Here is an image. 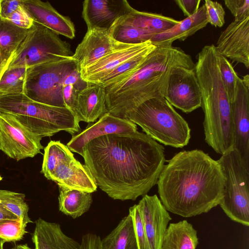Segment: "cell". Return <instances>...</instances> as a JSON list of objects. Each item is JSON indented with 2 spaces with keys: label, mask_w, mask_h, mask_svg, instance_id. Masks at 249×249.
<instances>
[{
  "label": "cell",
  "mask_w": 249,
  "mask_h": 249,
  "mask_svg": "<svg viewBox=\"0 0 249 249\" xmlns=\"http://www.w3.org/2000/svg\"><path fill=\"white\" fill-rule=\"evenodd\" d=\"M82 157L97 186L122 201L147 194L166 161L164 147L138 131L94 139L83 148Z\"/></svg>",
  "instance_id": "6da1fadb"
},
{
  "label": "cell",
  "mask_w": 249,
  "mask_h": 249,
  "mask_svg": "<svg viewBox=\"0 0 249 249\" xmlns=\"http://www.w3.org/2000/svg\"><path fill=\"white\" fill-rule=\"evenodd\" d=\"M225 180L218 161L194 149L180 151L167 160L157 184L167 211L189 218L219 205Z\"/></svg>",
  "instance_id": "7a4b0ae2"
},
{
  "label": "cell",
  "mask_w": 249,
  "mask_h": 249,
  "mask_svg": "<svg viewBox=\"0 0 249 249\" xmlns=\"http://www.w3.org/2000/svg\"><path fill=\"white\" fill-rule=\"evenodd\" d=\"M194 69L191 56L173 46H159L130 76L105 88L107 112L124 119L145 101L164 97L169 76L174 69Z\"/></svg>",
  "instance_id": "3957f363"
},
{
  "label": "cell",
  "mask_w": 249,
  "mask_h": 249,
  "mask_svg": "<svg viewBox=\"0 0 249 249\" xmlns=\"http://www.w3.org/2000/svg\"><path fill=\"white\" fill-rule=\"evenodd\" d=\"M194 69L201 91L205 141L222 155L233 146V131L231 103L221 79L215 46L203 47Z\"/></svg>",
  "instance_id": "277c9868"
},
{
  "label": "cell",
  "mask_w": 249,
  "mask_h": 249,
  "mask_svg": "<svg viewBox=\"0 0 249 249\" xmlns=\"http://www.w3.org/2000/svg\"><path fill=\"white\" fill-rule=\"evenodd\" d=\"M0 113L11 115L42 138L62 131L74 135L81 130L79 121L69 108L36 102L24 93L0 96Z\"/></svg>",
  "instance_id": "5b68a950"
},
{
  "label": "cell",
  "mask_w": 249,
  "mask_h": 249,
  "mask_svg": "<svg viewBox=\"0 0 249 249\" xmlns=\"http://www.w3.org/2000/svg\"><path fill=\"white\" fill-rule=\"evenodd\" d=\"M124 119L138 124L146 134L165 145L182 148L191 138L188 124L164 97L145 101Z\"/></svg>",
  "instance_id": "8992f818"
},
{
  "label": "cell",
  "mask_w": 249,
  "mask_h": 249,
  "mask_svg": "<svg viewBox=\"0 0 249 249\" xmlns=\"http://www.w3.org/2000/svg\"><path fill=\"white\" fill-rule=\"evenodd\" d=\"M225 178L219 204L231 220L249 226V166L232 147L217 160Z\"/></svg>",
  "instance_id": "52a82bcc"
},
{
  "label": "cell",
  "mask_w": 249,
  "mask_h": 249,
  "mask_svg": "<svg viewBox=\"0 0 249 249\" xmlns=\"http://www.w3.org/2000/svg\"><path fill=\"white\" fill-rule=\"evenodd\" d=\"M70 45L59 35L34 21L21 42L7 69L18 67L29 68L61 60L73 55Z\"/></svg>",
  "instance_id": "ba28073f"
},
{
  "label": "cell",
  "mask_w": 249,
  "mask_h": 249,
  "mask_svg": "<svg viewBox=\"0 0 249 249\" xmlns=\"http://www.w3.org/2000/svg\"><path fill=\"white\" fill-rule=\"evenodd\" d=\"M77 66L71 56L28 68L24 94L39 103L65 107L62 97L63 80L67 73Z\"/></svg>",
  "instance_id": "9c48e42d"
},
{
  "label": "cell",
  "mask_w": 249,
  "mask_h": 249,
  "mask_svg": "<svg viewBox=\"0 0 249 249\" xmlns=\"http://www.w3.org/2000/svg\"><path fill=\"white\" fill-rule=\"evenodd\" d=\"M42 138L11 115L0 113V150L9 158L18 161L41 153Z\"/></svg>",
  "instance_id": "30bf717a"
},
{
  "label": "cell",
  "mask_w": 249,
  "mask_h": 249,
  "mask_svg": "<svg viewBox=\"0 0 249 249\" xmlns=\"http://www.w3.org/2000/svg\"><path fill=\"white\" fill-rule=\"evenodd\" d=\"M164 98L186 113L201 107V91L195 69L183 67L174 69L169 76Z\"/></svg>",
  "instance_id": "8fae6325"
},
{
  "label": "cell",
  "mask_w": 249,
  "mask_h": 249,
  "mask_svg": "<svg viewBox=\"0 0 249 249\" xmlns=\"http://www.w3.org/2000/svg\"><path fill=\"white\" fill-rule=\"evenodd\" d=\"M233 131L232 147L249 166V87L239 78L235 98L231 103Z\"/></svg>",
  "instance_id": "7c38bea8"
},
{
  "label": "cell",
  "mask_w": 249,
  "mask_h": 249,
  "mask_svg": "<svg viewBox=\"0 0 249 249\" xmlns=\"http://www.w3.org/2000/svg\"><path fill=\"white\" fill-rule=\"evenodd\" d=\"M157 46L151 40L129 44L102 57L89 66L80 69L82 79L89 84H97L100 80L124 62Z\"/></svg>",
  "instance_id": "4fadbf2b"
},
{
  "label": "cell",
  "mask_w": 249,
  "mask_h": 249,
  "mask_svg": "<svg viewBox=\"0 0 249 249\" xmlns=\"http://www.w3.org/2000/svg\"><path fill=\"white\" fill-rule=\"evenodd\" d=\"M150 249H160L164 235L172 220L157 195L146 194L138 204Z\"/></svg>",
  "instance_id": "5bb4252c"
},
{
  "label": "cell",
  "mask_w": 249,
  "mask_h": 249,
  "mask_svg": "<svg viewBox=\"0 0 249 249\" xmlns=\"http://www.w3.org/2000/svg\"><path fill=\"white\" fill-rule=\"evenodd\" d=\"M218 52L233 62L249 68V17L233 20L223 31L216 43Z\"/></svg>",
  "instance_id": "9a60e30c"
},
{
  "label": "cell",
  "mask_w": 249,
  "mask_h": 249,
  "mask_svg": "<svg viewBox=\"0 0 249 249\" xmlns=\"http://www.w3.org/2000/svg\"><path fill=\"white\" fill-rule=\"evenodd\" d=\"M72 136L67 146L71 152L83 156V149L92 140L107 134L129 133L137 131V125L132 122L107 112L94 123Z\"/></svg>",
  "instance_id": "2e32d148"
},
{
  "label": "cell",
  "mask_w": 249,
  "mask_h": 249,
  "mask_svg": "<svg viewBox=\"0 0 249 249\" xmlns=\"http://www.w3.org/2000/svg\"><path fill=\"white\" fill-rule=\"evenodd\" d=\"M82 17L88 30H109L115 22L133 8L126 0H85Z\"/></svg>",
  "instance_id": "e0dca14e"
},
{
  "label": "cell",
  "mask_w": 249,
  "mask_h": 249,
  "mask_svg": "<svg viewBox=\"0 0 249 249\" xmlns=\"http://www.w3.org/2000/svg\"><path fill=\"white\" fill-rule=\"evenodd\" d=\"M127 44L118 42L110 36L109 30H87L78 45L72 58L80 70L91 64L106 54Z\"/></svg>",
  "instance_id": "ac0fdd59"
},
{
  "label": "cell",
  "mask_w": 249,
  "mask_h": 249,
  "mask_svg": "<svg viewBox=\"0 0 249 249\" xmlns=\"http://www.w3.org/2000/svg\"><path fill=\"white\" fill-rule=\"evenodd\" d=\"M22 7L33 20L58 35L70 39L75 36L73 22L69 17L60 14L49 1L40 0H21Z\"/></svg>",
  "instance_id": "d6986e66"
},
{
  "label": "cell",
  "mask_w": 249,
  "mask_h": 249,
  "mask_svg": "<svg viewBox=\"0 0 249 249\" xmlns=\"http://www.w3.org/2000/svg\"><path fill=\"white\" fill-rule=\"evenodd\" d=\"M51 180L58 185L90 193L96 191L97 188L88 168L75 158L59 164Z\"/></svg>",
  "instance_id": "ffe728a7"
},
{
  "label": "cell",
  "mask_w": 249,
  "mask_h": 249,
  "mask_svg": "<svg viewBox=\"0 0 249 249\" xmlns=\"http://www.w3.org/2000/svg\"><path fill=\"white\" fill-rule=\"evenodd\" d=\"M107 112L106 90L102 86L88 83L78 92L74 113L79 122L94 123Z\"/></svg>",
  "instance_id": "44dd1931"
},
{
  "label": "cell",
  "mask_w": 249,
  "mask_h": 249,
  "mask_svg": "<svg viewBox=\"0 0 249 249\" xmlns=\"http://www.w3.org/2000/svg\"><path fill=\"white\" fill-rule=\"evenodd\" d=\"M35 249H79L80 243L67 236L56 223L39 218L32 234Z\"/></svg>",
  "instance_id": "7402d4cb"
},
{
  "label": "cell",
  "mask_w": 249,
  "mask_h": 249,
  "mask_svg": "<svg viewBox=\"0 0 249 249\" xmlns=\"http://www.w3.org/2000/svg\"><path fill=\"white\" fill-rule=\"evenodd\" d=\"M208 24L204 5L196 13L186 17L171 28L155 35L151 41L156 46H172L175 40L183 41Z\"/></svg>",
  "instance_id": "603a6c76"
},
{
  "label": "cell",
  "mask_w": 249,
  "mask_h": 249,
  "mask_svg": "<svg viewBox=\"0 0 249 249\" xmlns=\"http://www.w3.org/2000/svg\"><path fill=\"white\" fill-rule=\"evenodd\" d=\"M179 21L161 14L139 11L133 8L128 14L119 18L115 23L131 25L158 34L171 28Z\"/></svg>",
  "instance_id": "cb8c5ba5"
},
{
  "label": "cell",
  "mask_w": 249,
  "mask_h": 249,
  "mask_svg": "<svg viewBox=\"0 0 249 249\" xmlns=\"http://www.w3.org/2000/svg\"><path fill=\"white\" fill-rule=\"evenodd\" d=\"M199 239L196 230L186 220L170 223L160 249H196Z\"/></svg>",
  "instance_id": "d4e9b609"
},
{
  "label": "cell",
  "mask_w": 249,
  "mask_h": 249,
  "mask_svg": "<svg viewBox=\"0 0 249 249\" xmlns=\"http://www.w3.org/2000/svg\"><path fill=\"white\" fill-rule=\"evenodd\" d=\"M58 186V206L61 212L75 219L89 210L92 202L91 193Z\"/></svg>",
  "instance_id": "484cf974"
},
{
  "label": "cell",
  "mask_w": 249,
  "mask_h": 249,
  "mask_svg": "<svg viewBox=\"0 0 249 249\" xmlns=\"http://www.w3.org/2000/svg\"><path fill=\"white\" fill-rule=\"evenodd\" d=\"M101 249H138L134 225L128 214L117 227L101 240Z\"/></svg>",
  "instance_id": "4316f807"
},
{
  "label": "cell",
  "mask_w": 249,
  "mask_h": 249,
  "mask_svg": "<svg viewBox=\"0 0 249 249\" xmlns=\"http://www.w3.org/2000/svg\"><path fill=\"white\" fill-rule=\"evenodd\" d=\"M72 152L59 141H51L44 148L41 172L49 180L59 164L74 159Z\"/></svg>",
  "instance_id": "83f0119b"
},
{
  "label": "cell",
  "mask_w": 249,
  "mask_h": 249,
  "mask_svg": "<svg viewBox=\"0 0 249 249\" xmlns=\"http://www.w3.org/2000/svg\"><path fill=\"white\" fill-rule=\"evenodd\" d=\"M29 30L17 27L6 19H0V48L2 52L13 56Z\"/></svg>",
  "instance_id": "f1b7e54d"
},
{
  "label": "cell",
  "mask_w": 249,
  "mask_h": 249,
  "mask_svg": "<svg viewBox=\"0 0 249 249\" xmlns=\"http://www.w3.org/2000/svg\"><path fill=\"white\" fill-rule=\"evenodd\" d=\"M155 49L146 51L122 63L102 77L97 85L105 88L129 77L142 64L148 55Z\"/></svg>",
  "instance_id": "f546056e"
},
{
  "label": "cell",
  "mask_w": 249,
  "mask_h": 249,
  "mask_svg": "<svg viewBox=\"0 0 249 249\" xmlns=\"http://www.w3.org/2000/svg\"><path fill=\"white\" fill-rule=\"evenodd\" d=\"M116 41L125 44H138L150 40L156 33L131 25L114 23L109 30Z\"/></svg>",
  "instance_id": "4dcf8cb0"
},
{
  "label": "cell",
  "mask_w": 249,
  "mask_h": 249,
  "mask_svg": "<svg viewBox=\"0 0 249 249\" xmlns=\"http://www.w3.org/2000/svg\"><path fill=\"white\" fill-rule=\"evenodd\" d=\"M0 205L16 215L26 227L33 222L28 215L29 207L24 194L0 190Z\"/></svg>",
  "instance_id": "1f68e13d"
},
{
  "label": "cell",
  "mask_w": 249,
  "mask_h": 249,
  "mask_svg": "<svg viewBox=\"0 0 249 249\" xmlns=\"http://www.w3.org/2000/svg\"><path fill=\"white\" fill-rule=\"evenodd\" d=\"M27 69H6L0 79V96L24 93Z\"/></svg>",
  "instance_id": "d6a6232c"
},
{
  "label": "cell",
  "mask_w": 249,
  "mask_h": 249,
  "mask_svg": "<svg viewBox=\"0 0 249 249\" xmlns=\"http://www.w3.org/2000/svg\"><path fill=\"white\" fill-rule=\"evenodd\" d=\"M218 60L221 79L229 100L231 103L235 97L237 81L239 77L228 59L218 52Z\"/></svg>",
  "instance_id": "836d02e7"
},
{
  "label": "cell",
  "mask_w": 249,
  "mask_h": 249,
  "mask_svg": "<svg viewBox=\"0 0 249 249\" xmlns=\"http://www.w3.org/2000/svg\"><path fill=\"white\" fill-rule=\"evenodd\" d=\"M25 228L19 218L0 220V238L6 242L20 241L27 232Z\"/></svg>",
  "instance_id": "e575fe53"
},
{
  "label": "cell",
  "mask_w": 249,
  "mask_h": 249,
  "mask_svg": "<svg viewBox=\"0 0 249 249\" xmlns=\"http://www.w3.org/2000/svg\"><path fill=\"white\" fill-rule=\"evenodd\" d=\"M128 214L133 219L138 249H150L138 204L129 208Z\"/></svg>",
  "instance_id": "d590c367"
},
{
  "label": "cell",
  "mask_w": 249,
  "mask_h": 249,
  "mask_svg": "<svg viewBox=\"0 0 249 249\" xmlns=\"http://www.w3.org/2000/svg\"><path fill=\"white\" fill-rule=\"evenodd\" d=\"M204 5L208 23L215 27H222L225 22V12L222 5L217 1L210 0H205Z\"/></svg>",
  "instance_id": "8d00e7d4"
},
{
  "label": "cell",
  "mask_w": 249,
  "mask_h": 249,
  "mask_svg": "<svg viewBox=\"0 0 249 249\" xmlns=\"http://www.w3.org/2000/svg\"><path fill=\"white\" fill-rule=\"evenodd\" d=\"M224 2L234 17V20L240 21L249 17V0H225Z\"/></svg>",
  "instance_id": "74e56055"
},
{
  "label": "cell",
  "mask_w": 249,
  "mask_h": 249,
  "mask_svg": "<svg viewBox=\"0 0 249 249\" xmlns=\"http://www.w3.org/2000/svg\"><path fill=\"white\" fill-rule=\"evenodd\" d=\"M6 20L24 29H30L34 21L21 4Z\"/></svg>",
  "instance_id": "f35d334b"
},
{
  "label": "cell",
  "mask_w": 249,
  "mask_h": 249,
  "mask_svg": "<svg viewBox=\"0 0 249 249\" xmlns=\"http://www.w3.org/2000/svg\"><path fill=\"white\" fill-rule=\"evenodd\" d=\"M79 91L74 86L71 85H67L62 88V97L64 106L74 113Z\"/></svg>",
  "instance_id": "ab89813d"
},
{
  "label": "cell",
  "mask_w": 249,
  "mask_h": 249,
  "mask_svg": "<svg viewBox=\"0 0 249 249\" xmlns=\"http://www.w3.org/2000/svg\"><path fill=\"white\" fill-rule=\"evenodd\" d=\"M80 70L77 66L67 73L63 80L62 87L71 85L79 91L85 88L88 83L82 79Z\"/></svg>",
  "instance_id": "60d3db41"
},
{
  "label": "cell",
  "mask_w": 249,
  "mask_h": 249,
  "mask_svg": "<svg viewBox=\"0 0 249 249\" xmlns=\"http://www.w3.org/2000/svg\"><path fill=\"white\" fill-rule=\"evenodd\" d=\"M21 4V0H0V19H7Z\"/></svg>",
  "instance_id": "b9f144b4"
},
{
  "label": "cell",
  "mask_w": 249,
  "mask_h": 249,
  "mask_svg": "<svg viewBox=\"0 0 249 249\" xmlns=\"http://www.w3.org/2000/svg\"><path fill=\"white\" fill-rule=\"evenodd\" d=\"M175 2L187 17H189L198 10L200 0H176Z\"/></svg>",
  "instance_id": "7bdbcfd3"
},
{
  "label": "cell",
  "mask_w": 249,
  "mask_h": 249,
  "mask_svg": "<svg viewBox=\"0 0 249 249\" xmlns=\"http://www.w3.org/2000/svg\"><path fill=\"white\" fill-rule=\"evenodd\" d=\"M101 240L97 235L88 233L82 237L79 249H101Z\"/></svg>",
  "instance_id": "ee69618b"
},
{
  "label": "cell",
  "mask_w": 249,
  "mask_h": 249,
  "mask_svg": "<svg viewBox=\"0 0 249 249\" xmlns=\"http://www.w3.org/2000/svg\"><path fill=\"white\" fill-rule=\"evenodd\" d=\"M13 56L4 53L0 48V79L11 61Z\"/></svg>",
  "instance_id": "f6af8a7d"
},
{
  "label": "cell",
  "mask_w": 249,
  "mask_h": 249,
  "mask_svg": "<svg viewBox=\"0 0 249 249\" xmlns=\"http://www.w3.org/2000/svg\"><path fill=\"white\" fill-rule=\"evenodd\" d=\"M18 218L16 215L0 205V220Z\"/></svg>",
  "instance_id": "bcb514c9"
},
{
  "label": "cell",
  "mask_w": 249,
  "mask_h": 249,
  "mask_svg": "<svg viewBox=\"0 0 249 249\" xmlns=\"http://www.w3.org/2000/svg\"><path fill=\"white\" fill-rule=\"evenodd\" d=\"M5 242H6L5 240L0 238V249H4L3 246Z\"/></svg>",
  "instance_id": "7dc6e473"
},
{
  "label": "cell",
  "mask_w": 249,
  "mask_h": 249,
  "mask_svg": "<svg viewBox=\"0 0 249 249\" xmlns=\"http://www.w3.org/2000/svg\"><path fill=\"white\" fill-rule=\"evenodd\" d=\"M2 179V178L1 177V176L0 175V181Z\"/></svg>",
  "instance_id": "c3c4849f"
},
{
  "label": "cell",
  "mask_w": 249,
  "mask_h": 249,
  "mask_svg": "<svg viewBox=\"0 0 249 249\" xmlns=\"http://www.w3.org/2000/svg\"><path fill=\"white\" fill-rule=\"evenodd\" d=\"M12 249H16V248Z\"/></svg>",
  "instance_id": "681fc988"
}]
</instances>
